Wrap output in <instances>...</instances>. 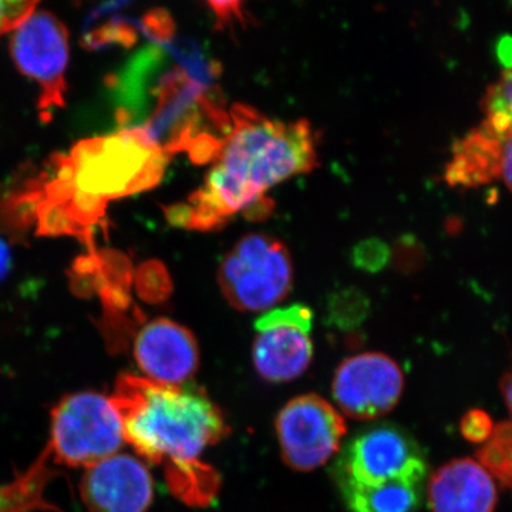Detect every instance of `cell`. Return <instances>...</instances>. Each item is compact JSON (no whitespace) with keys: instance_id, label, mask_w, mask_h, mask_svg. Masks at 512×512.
Instances as JSON below:
<instances>
[{"instance_id":"obj_21","label":"cell","mask_w":512,"mask_h":512,"mask_svg":"<svg viewBox=\"0 0 512 512\" xmlns=\"http://www.w3.org/2000/svg\"><path fill=\"white\" fill-rule=\"evenodd\" d=\"M495 424L484 410H470L461 419L460 430L464 439L474 444H483L493 433Z\"/></svg>"},{"instance_id":"obj_7","label":"cell","mask_w":512,"mask_h":512,"mask_svg":"<svg viewBox=\"0 0 512 512\" xmlns=\"http://www.w3.org/2000/svg\"><path fill=\"white\" fill-rule=\"evenodd\" d=\"M10 55L20 73L40 89L39 110L43 121L64 106L69 64V32L53 13L40 10L10 36Z\"/></svg>"},{"instance_id":"obj_12","label":"cell","mask_w":512,"mask_h":512,"mask_svg":"<svg viewBox=\"0 0 512 512\" xmlns=\"http://www.w3.org/2000/svg\"><path fill=\"white\" fill-rule=\"evenodd\" d=\"M133 353L147 379L171 386L190 382L200 367V346L191 330L167 318L138 330Z\"/></svg>"},{"instance_id":"obj_8","label":"cell","mask_w":512,"mask_h":512,"mask_svg":"<svg viewBox=\"0 0 512 512\" xmlns=\"http://www.w3.org/2000/svg\"><path fill=\"white\" fill-rule=\"evenodd\" d=\"M275 430L285 463L296 471H312L338 453L348 426L335 406L311 393L282 407Z\"/></svg>"},{"instance_id":"obj_17","label":"cell","mask_w":512,"mask_h":512,"mask_svg":"<svg viewBox=\"0 0 512 512\" xmlns=\"http://www.w3.org/2000/svg\"><path fill=\"white\" fill-rule=\"evenodd\" d=\"M485 123L498 133L512 134V67L505 69L485 90L481 100Z\"/></svg>"},{"instance_id":"obj_3","label":"cell","mask_w":512,"mask_h":512,"mask_svg":"<svg viewBox=\"0 0 512 512\" xmlns=\"http://www.w3.org/2000/svg\"><path fill=\"white\" fill-rule=\"evenodd\" d=\"M110 400L124 441L151 464H167L170 484L207 470L198 458L229 431L217 404L191 383L171 386L121 373Z\"/></svg>"},{"instance_id":"obj_13","label":"cell","mask_w":512,"mask_h":512,"mask_svg":"<svg viewBox=\"0 0 512 512\" xmlns=\"http://www.w3.org/2000/svg\"><path fill=\"white\" fill-rule=\"evenodd\" d=\"M431 512H495V480L477 460L463 457L434 471L427 485Z\"/></svg>"},{"instance_id":"obj_2","label":"cell","mask_w":512,"mask_h":512,"mask_svg":"<svg viewBox=\"0 0 512 512\" xmlns=\"http://www.w3.org/2000/svg\"><path fill=\"white\" fill-rule=\"evenodd\" d=\"M232 127L220 156L187 204L165 210L175 227L215 231L248 214L265 192L318 165L316 134L306 120H272L247 104L229 110Z\"/></svg>"},{"instance_id":"obj_18","label":"cell","mask_w":512,"mask_h":512,"mask_svg":"<svg viewBox=\"0 0 512 512\" xmlns=\"http://www.w3.org/2000/svg\"><path fill=\"white\" fill-rule=\"evenodd\" d=\"M39 0H0V35L12 33L35 13Z\"/></svg>"},{"instance_id":"obj_4","label":"cell","mask_w":512,"mask_h":512,"mask_svg":"<svg viewBox=\"0 0 512 512\" xmlns=\"http://www.w3.org/2000/svg\"><path fill=\"white\" fill-rule=\"evenodd\" d=\"M218 284L232 308L268 311L291 292L293 266L288 248L266 234H248L222 259Z\"/></svg>"},{"instance_id":"obj_5","label":"cell","mask_w":512,"mask_h":512,"mask_svg":"<svg viewBox=\"0 0 512 512\" xmlns=\"http://www.w3.org/2000/svg\"><path fill=\"white\" fill-rule=\"evenodd\" d=\"M123 444L119 416L104 394H67L52 410L50 448L63 466H93L119 453Z\"/></svg>"},{"instance_id":"obj_22","label":"cell","mask_w":512,"mask_h":512,"mask_svg":"<svg viewBox=\"0 0 512 512\" xmlns=\"http://www.w3.org/2000/svg\"><path fill=\"white\" fill-rule=\"evenodd\" d=\"M386 245L379 241L363 242L355 249V264L363 269H370V271H377L382 268L387 261Z\"/></svg>"},{"instance_id":"obj_16","label":"cell","mask_w":512,"mask_h":512,"mask_svg":"<svg viewBox=\"0 0 512 512\" xmlns=\"http://www.w3.org/2000/svg\"><path fill=\"white\" fill-rule=\"evenodd\" d=\"M477 461L512 491V421L495 424L491 436L478 448Z\"/></svg>"},{"instance_id":"obj_6","label":"cell","mask_w":512,"mask_h":512,"mask_svg":"<svg viewBox=\"0 0 512 512\" xmlns=\"http://www.w3.org/2000/svg\"><path fill=\"white\" fill-rule=\"evenodd\" d=\"M426 457L409 431L396 424L360 430L340 451L333 468L338 485L376 487L394 481L424 483Z\"/></svg>"},{"instance_id":"obj_1","label":"cell","mask_w":512,"mask_h":512,"mask_svg":"<svg viewBox=\"0 0 512 512\" xmlns=\"http://www.w3.org/2000/svg\"><path fill=\"white\" fill-rule=\"evenodd\" d=\"M168 160L144 128L124 127L52 158L2 208L13 224L36 222L39 235H73L93 247V228L109 202L156 187Z\"/></svg>"},{"instance_id":"obj_11","label":"cell","mask_w":512,"mask_h":512,"mask_svg":"<svg viewBox=\"0 0 512 512\" xmlns=\"http://www.w3.org/2000/svg\"><path fill=\"white\" fill-rule=\"evenodd\" d=\"M80 495L89 512H147L154 480L140 458L114 454L86 468Z\"/></svg>"},{"instance_id":"obj_20","label":"cell","mask_w":512,"mask_h":512,"mask_svg":"<svg viewBox=\"0 0 512 512\" xmlns=\"http://www.w3.org/2000/svg\"><path fill=\"white\" fill-rule=\"evenodd\" d=\"M141 289L147 301L158 302L167 298L171 282L167 271L160 264H148L141 272Z\"/></svg>"},{"instance_id":"obj_19","label":"cell","mask_w":512,"mask_h":512,"mask_svg":"<svg viewBox=\"0 0 512 512\" xmlns=\"http://www.w3.org/2000/svg\"><path fill=\"white\" fill-rule=\"evenodd\" d=\"M218 30L232 29L235 25H245V0H205Z\"/></svg>"},{"instance_id":"obj_23","label":"cell","mask_w":512,"mask_h":512,"mask_svg":"<svg viewBox=\"0 0 512 512\" xmlns=\"http://www.w3.org/2000/svg\"><path fill=\"white\" fill-rule=\"evenodd\" d=\"M498 180H503L505 187L512 194V134H508L504 140L503 153H501L500 175Z\"/></svg>"},{"instance_id":"obj_24","label":"cell","mask_w":512,"mask_h":512,"mask_svg":"<svg viewBox=\"0 0 512 512\" xmlns=\"http://www.w3.org/2000/svg\"><path fill=\"white\" fill-rule=\"evenodd\" d=\"M10 268H12V254L8 244L0 238V282L8 276Z\"/></svg>"},{"instance_id":"obj_9","label":"cell","mask_w":512,"mask_h":512,"mask_svg":"<svg viewBox=\"0 0 512 512\" xmlns=\"http://www.w3.org/2000/svg\"><path fill=\"white\" fill-rule=\"evenodd\" d=\"M313 312L302 303L276 308L255 322L252 360L258 375L271 383L301 377L313 357Z\"/></svg>"},{"instance_id":"obj_15","label":"cell","mask_w":512,"mask_h":512,"mask_svg":"<svg viewBox=\"0 0 512 512\" xmlns=\"http://www.w3.org/2000/svg\"><path fill=\"white\" fill-rule=\"evenodd\" d=\"M338 487L352 512H417L423 501L424 483L413 481H394L376 487Z\"/></svg>"},{"instance_id":"obj_14","label":"cell","mask_w":512,"mask_h":512,"mask_svg":"<svg viewBox=\"0 0 512 512\" xmlns=\"http://www.w3.org/2000/svg\"><path fill=\"white\" fill-rule=\"evenodd\" d=\"M490 124L483 123L468 131L451 148L446 165V181L453 187H483L494 183L500 175L501 153L505 137Z\"/></svg>"},{"instance_id":"obj_25","label":"cell","mask_w":512,"mask_h":512,"mask_svg":"<svg viewBox=\"0 0 512 512\" xmlns=\"http://www.w3.org/2000/svg\"><path fill=\"white\" fill-rule=\"evenodd\" d=\"M501 394L504 397L505 406L508 407L512 416V366L504 373L500 384Z\"/></svg>"},{"instance_id":"obj_10","label":"cell","mask_w":512,"mask_h":512,"mask_svg":"<svg viewBox=\"0 0 512 512\" xmlns=\"http://www.w3.org/2000/svg\"><path fill=\"white\" fill-rule=\"evenodd\" d=\"M404 390V375L397 362L383 353L367 352L340 363L332 394L340 412L349 419L369 421L392 412Z\"/></svg>"}]
</instances>
